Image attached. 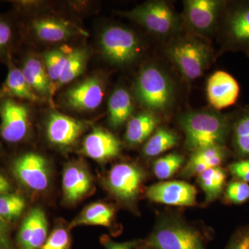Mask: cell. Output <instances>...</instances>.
I'll return each instance as SVG.
<instances>
[{
	"label": "cell",
	"mask_w": 249,
	"mask_h": 249,
	"mask_svg": "<svg viewBox=\"0 0 249 249\" xmlns=\"http://www.w3.org/2000/svg\"><path fill=\"white\" fill-rule=\"evenodd\" d=\"M178 121L186 137L187 148L192 152L223 146L231 128L229 116L215 111H188Z\"/></svg>",
	"instance_id": "obj_1"
},
{
	"label": "cell",
	"mask_w": 249,
	"mask_h": 249,
	"mask_svg": "<svg viewBox=\"0 0 249 249\" xmlns=\"http://www.w3.org/2000/svg\"><path fill=\"white\" fill-rule=\"evenodd\" d=\"M139 103L147 111L160 113L171 106L175 94L173 81L160 67L146 65L142 69L134 86Z\"/></svg>",
	"instance_id": "obj_2"
},
{
	"label": "cell",
	"mask_w": 249,
	"mask_h": 249,
	"mask_svg": "<svg viewBox=\"0 0 249 249\" xmlns=\"http://www.w3.org/2000/svg\"><path fill=\"white\" fill-rule=\"evenodd\" d=\"M167 53L181 74L189 80L199 78L211 58L209 46L194 37H185L173 42Z\"/></svg>",
	"instance_id": "obj_3"
},
{
	"label": "cell",
	"mask_w": 249,
	"mask_h": 249,
	"mask_svg": "<svg viewBox=\"0 0 249 249\" xmlns=\"http://www.w3.org/2000/svg\"><path fill=\"white\" fill-rule=\"evenodd\" d=\"M99 44L104 58L119 66L132 63L142 52L141 42L135 33L121 26L105 28L100 36Z\"/></svg>",
	"instance_id": "obj_4"
},
{
	"label": "cell",
	"mask_w": 249,
	"mask_h": 249,
	"mask_svg": "<svg viewBox=\"0 0 249 249\" xmlns=\"http://www.w3.org/2000/svg\"><path fill=\"white\" fill-rule=\"evenodd\" d=\"M121 15L157 35L173 34L179 25L178 15L165 1H148Z\"/></svg>",
	"instance_id": "obj_5"
},
{
	"label": "cell",
	"mask_w": 249,
	"mask_h": 249,
	"mask_svg": "<svg viewBox=\"0 0 249 249\" xmlns=\"http://www.w3.org/2000/svg\"><path fill=\"white\" fill-rule=\"evenodd\" d=\"M152 249H205L199 232L174 219L160 222L149 237Z\"/></svg>",
	"instance_id": "obj_6"
},
{
	"label": "cell",
	"mask_w": 249,
	"mask_h": 249,
	"mask_svg": "<svg viewBox=\"0 0 249 249\" xmlns=\"http://www.w3.org/2000/svg\"><path fill=\"white\" fill-rule=\"evenodd\" d=\"M145 178L142 168L131 163L114 165L108 173L106 186L111 194L124 202H132L138 196Z\"/></svg>",
	"instance_id": "obj_7"
},
{
	"label": "cell",
	"mask_w": 249,
	"mask_h": 249,
	"mask_svg": "<svg viewBox=\"0 0 249 249\" xmlns=\"http://www.w3.org/2000/svg\"><path fill=\"white\" fill-rule=\"evenodd\" d=\"M13 171L16 178L32 191H43L48 188V163L39 154L29 152L21 156L14 162Z\"/></svg>",
	"instance_id": "obj_8"
},
{
	"label": "cell",
	"mask_w": 249,
	"mask_h": 249,
	"mask_svg": "<svg viewBox=\"0 0 249 249\" xmlns=\"http://www.w3.org/2000/svg\"><path fill=\"white\" fill-rule=\"evenodd\" d=\"M29 113L27 106L6 98L0 104L1 135L9 142H18L27 135L29 127Z\"/></svg>",
	"instance_id": "obj_9"
},
{
	"label": "cell",
	"mask_w": 249,
	"mask_h": 249,
	"mask_svg": "<svg viewBox=\"0 0 249 249\" xmlns=\"http://www.w3.org/2000/svg\"><path fill=\"white\" fill-rule=\"evenodd\" d=\"M224 3L216 0H188L184 1L186 22L198 34H205L213 30Z\"/></svg>",
	"instance_id": "obj_10"
},
{
	"label": "cell",
	"mask_w": 249,
	"mask_h": 249,
	"mask_svg": "<svg viewBox=\"0 0 249 249\" xmlns=\"http://www.w3.org/2000/svg\"><path fill=\"white\" fill-rule=\"evenodd\" d=\"M196 187L184 181H163L147 190V197L154 202L170 206H191L196 204Z\"/></svg>",
	"instance_id": "obj_11"
},
{
	"label": "cell",
	"mask_w": 249,
	"mask_h": 249,
	"mask_svg": "<svg viewBox=\"0 0 249 249\" xmlns=\"http://www.w3.org/2000/svg\"><path fill=\"white\" fill-rule=\"evenodd\" d=\"M104 91L102 80L97 76L89 77L67 90L65 102L74 110H95L103 102Z\"/></svg>",
	"instance_id": "obj_12"
},
{
	"label": "cell",
	"mask_w": 249,
	"mask_h": 249,
	"mask_svg": "<svg viewBox=\"0 0 249 249\" xmlns=\"http://www.w3.org/2000/svg\"><path fill=\"white\" fill-rule=\"evenodd\" d=\"M240 85L230 73L224 71L214 72L206 85L210 104L216 110L225 109L235 104L240 96Z\"/></svg>",
	"instance_id": "obj_13"
},
{
	"label": "cell",
	"mask_w": 249,
	"mask_h": 249,
	"mask_svg": "<svg viewBox=\"0 0 249 249\" xmlns=\"http://www.w3.org/2000/svg\"><path fill=\"white\" fill-rule=\"evenodd\" d=\"M85 129L84 123L56 111L49 114L46 124L49 142L60 147L73 145Z\"/></svg>",
	"instance_id": "obj_14"
},
{
	"label": "cell",
	"mask_w": 249,
	"mask_h": 249,
	"mask_svg": "<svg viewBox=\"0 0 249 249\" xmlns=\"http://www.w3.org/2000/svg\"><path fill=\"white\" fill-rule=\"evenodd\" d=\"M31 27L34 35L42 42L57 43L86 34L84 31L65 19L51 16L36 18Z\"/></svg>",
	"instance_id": "obj_15"
},
{
	"label": "cell",
	"mask_w": 249,
	"mask_h": 249,
	"mask_svg": "<svg viewBox=\"0 0 249 249\" xmlns=\"http://www.w3.org/2000/svg\"><path fill=\"white\" fill-rule=\"evenodd\" d=\"M225 37L232 48L245 51L249 55V3H241L228 13Z\"/></svg>",
	"instance_id": "obj_16"
},
{
	"label": "cell",
	"mask_w": 249,
	"mask_h": 249,
	"mask_svg": "<svg viewBox=\"0 0 249 249\" xmlns=\"http://www.w3.org/2000/svg\"><path fill=\"white\" fill-rule=\"evenodd\" d=\"M121 142L110 132L96 127L85 137L82 153L91 160L106 161L117 157L121 152Z\"/></svg>",
	"instance_id": "obj_17"
},
{
	"label": "cell",
	"mask_w": 249,
	"mask_h": 249,
	"mask_svg": "<svg viewBox=\"0 0 249 249\" xmlns=\"http://www.w3.org/2000/svg\"><path fill=\"white\" fill-rule=\"evenodd\" d=\"M48 223L45 213L39 208L31 210L19 229V249H41L47 239Z\"/></svg>",
	"instance_id": "obj_18"
},
{
	"label": "cell",
	"mask_w": 249,
	"mask_h": 249,
	"mask_svg": "<svg viewBox=\"0 0 249 249\" xmlns=\"http://www.w3.org/2000/svg\"><path fill=\"white\" fill-rule=\"evenodd\" d=\"M92 186L91 175L79 163L67 165L62 175L63 196L67 202L74 203L88 194Z\"/></svg>",
	"instance_id": "obj_19"
},
{
	"label": "cell",
	"mask_w": 249,
	"mask_h": 249,
	"mask_svg": "<svg viewBox=\"0 0 249 249\" xmlns=\"http://www.w3.org/2000/svg\"><path fill=\"white\" fill-rule=\"evenodd\" d=\"M227 155L228 151L224 145L206 147L193 152L183 168L182 176L190 178L219 166L226 160Z\"/></svg>",
	"instance_id": "obj_20"
},
{
	"label": "cell",
	"mask_w": 249,
	"mask_h": 249,
	"mask_svg": "<svg viewBox=\"0 0 249 249\" xmlns=\"http://www.w3.org/2000/svg\"><path fill=\"white\" fill-rule=\"evenodd\" d=\"M21 70L28 84L39 97L40 96L52 97L55 91L46 71L45 65L40 59L29 57L24 60Z\"/></svg>",
	"instance_id": "obj_21"
},
{
	"label": "cell",
	"mask_w": 249,
	"mask_h": 249,
	"mask_svg": "<svg viewBox=\"0 0 249 249\" xmlns=\"http://www.w3.org/2000/svg\"><path fill=\"white\" fill-rule=\"evenodd\" d=\"M160 124L155 113L143 111L132 117L127 124L124 139L129 145H137L146 140Z\"/></svg>",
	"instance_id": "obj_22"
},
{
	"label": "cell",
	"mask_w": 249,
	"mask_h": 249,
	"mask_svg": "<svg viewBox=\"0 0 249 249\" xmlns=\"http://www.w3.org/2000/svg\"><path fill=\"white\" fill-rule=\"evenodd\" d=\"M134 109L129 91L124 88H116L108 101V121L113 128H119L132 116Z\"/></svg>",
	"instance_id": "obj_23"
},
{
	"label": "cell",
	"mask_w": 249,
	"mask_h": 249,
	"mask_svg": "<svg viewBox=\"0 0 249 249\" xmlns=\"http://www.w3.org/2000/svg\"><path fill=\"white\" fill-rule=\"evenodd\" d=\"M114 211L109 205L96 202L85 207L70 224V228L82 225L109 227L114 219Z\"/></svg>",
	"instance_id": "obj_24"
},
{
	"label": "cell",
	"mask_w": 249,
	"mask_h": 249,
	"mask_svg": "<svg viewBox=\"0 0 249 249\" xmlns=\"http://www.w3.org/2000/svg\"><path fill=\"white\" fill-rule=\"evenodd\" d=\"M4 91L10 96L36 102L39 96L28 84L22 70L14 65H10L4 87Z\"/></svg>",
	"instance_id": "obj_25"
},
{
	"label": "cell",
	"mask_w": 249,
	"mask_h": 249,
	"mask_svg": "<svg viewBox=\"0 0 249 249\" xmlns=\"http://www.w3.org/2000/svg\"><path fill=\"white\" fill-rule=\"evenodd\" d=\"M88 57L89 52L84 47L71 49L61 76L55 85V91L63 85L71 83L84 72Z\"/></svg>",
	"instance_id": "obj_26"
},
{
	"label": "cell",
	"mask_w": 249,
	"mask_h": 249,
	"mask_svg": "<svg viewBox=\"0 0 249 249\" xmlns=\"http://www.w3.org/2000/svg\"><path fill=\"white\" fill-rule=\"evenodd\" d=\"M227 173L220 166L211 168L197 175V181L204 192L206 201L215 200L222 193Z\"/></svg>",
	"instance_id": "obj_27"
},
{
	"label": "cell",
	"mask_w": 249,
	"mask_h": 249,
	"mask_svg": "<svg viewBox=\"0 0 249 249\" xmlns=\"http://www.w3.org/2000/svg\"><path fill=\"white\" fill-rule=\"evenodd\" d=\"M178 142V136L173 131L160 127L144 145L142 152L146 157H156L173 148Z\"/></svg>",
	"instance_id": "obj_28"
},
{
	"label": "cell",
	"mask_w": 249,
	"mask_h": 249,
	"mask_svg": "<svg viewBox=\"0 0 249 249\" xmlns=\"http://www.w3.org/2000/svg\"><path fill=\"white\" fill-rule=\"evenodd\" d=\"M70 51L71 49L60 47L52 49L44 54V65L55 91V85L61 76Z\"/></svg>",
	"instance_id": "obj_29"
},
{
	"label": "cell",
	"mask_w": 249,
	"mask_h": 249,
	"mask_svg": "<svg viewBox=\"0 0 249 249\" xmlns=\"http://www.w3.org/2000/svg\"><path fill=\"white\" fill-rule=\"evenodd\" d=\"M232 139L237 154L249 158V108L244 111L235 121Z\"/></svg>",
	"instance_id": "obj_30"
},
{
	"label": "cell",
	"mask_w": 249,
	"mask_h": 249,
	"mask_svg": "<svg viewBox=\"0 0 249 249\" xmlns=\"http://www.w3.org/2000/svg\"><path fill=\"white\" fill-rule=\"evenodd\" d=\"M25 206V200L22 196L9 193L0 195V219H16L22 213Z\"/></svg>",
	"instance_id": "obj_31"
},
{
	"label": "cell",
	"mask_w": 249,
	"mask_h": 249,
	"mask_svg": "<svg viewBox=\"0 0 249 249\" xmlns=\"http://www.w3.org/2000/svg\"><path fill=\"white\" fill-rule=\"evenodd\" d=\"M184 162V157L178 153L160 157L153 163L154 174L159 179H167L173 177Z\"/></svg>",
	"instance_id": "obj_32"
},
{
	"label": "cell",
	"mask_w": 249,
	"mask_h": 249,
	"mask_svg": "<svg viewBox=\"0 0 249 249\" xmlns=\"http://www.w3.org/2000/svg\"><path fill=\"white\" fill-rule=\"evenodd\" d=\"M226 196L233 204H243L249 199V183L242 181L229 183L226 189Z\"/></svg>",
	"instance_id": "obj_33"
},
{
	"label": "cell",
	"mask_w": 249,
	"mask_h": 249,
	"mask_svg": "<svg viewBox=\"0 0 249 249\" xmlns=\"http://www.w3.org/2000/svg\"><path fill=\"white\" fill-rule=\"evenodd\" d=\"M71 237L63 228L54 229L41 249H70Z\"/></svg>",
	"instance_id": "obj_34"
},
{
	"label": "cell",
	"mask_w": 249,
	"mask_h": 249,
	"mask_svg": "<svg viewBox=\"0 0 249 249\" xmlns=\"http://www.w3.org/2000/svg\"><path fill=\"white\" fill-rule=\"evenodd\" d=\"M12 39L13 29L11 24L4 18H0V55L7 50Z\"/></svg>",
	"instance_id": "obj_35"
},
{
	"label": "cell",
	"mask_w": 249,
	"mask_h": 249,
	"mask_svg": "<svg viewBox=\"0 0 249 249\" xmlns=\"http://www.w3.org/2000/svg\"><path fill=\"white\" fill-rule=\"evenodd\" d=\"M229 170L235 178L240 181L249 183V160L233 162L229 165Z\"/></svg>",
	"instance_id": "obj_36"
},
{
	"label": "cell",
	"mask_w": 249,
	"mask_h": 249,
	"mask_svg": "<svg viewBox=\"0 0 249 249\" xmlns=\"http://www.w3.org/2000/svg\"><path fill=\"white\" fill-rule=\"evenodd\" d=\"M138 245L137 241L115 242L109 240L106 242V249H134Z\"/></svg>",
	"instance_id": "obj_37"
},
{
	"label": "cell",
	"mask_w": 249,
	"mask_h": 249,
	"mask_svg": "<svg viewBox=\"0 0 249 249\" xmlns=\"http://www.w3.org/2000/svg\"><path fill=\"white\" fill-rule=\"evenodd\" d=\"M7 232L3 221L0 219V249H4L7 246Z\"/></svg>",
	"instance_id": "obj_38"
},
{
	"label": "cell",
	"mask_w": 249,
	"mask_h": 249,
	"mask_svg": "<svg viewBox=\"0 0 249 249\" xmlns=\"http://www.w3.org/2000/svg\"><path fill=\"white\" fill-rule=\"evenodd\" d=\"M11 185L8 180L0 174V195L9 193Z\"/></svg>",
	"instance_id": "obj_39"
},
{
	"label": "cell",
	"mask_w": 249,
	"mask_h": 249,
	"mask_svg": "<svg viewBox=\"0 0 249 249\" xmlns=\"http://www.w3.org/2000/svg\"><path fill=\"white\" fill-rule=\"evenodd\" d=\"M229 249H249V236L233 244Z\"/></svg>",
	"instance_id": "obj_40"
},
{
	"label": "cell",
	"mask_w": 249,
	"mask_h": 249,
	"mask_svg": "<svg viewBox=\"0 0 249 249\" xmlns=\"http://www.w3.org/2000/svg\"></svg>",
	"instance_id": "obj_41"
}]
</instances>
